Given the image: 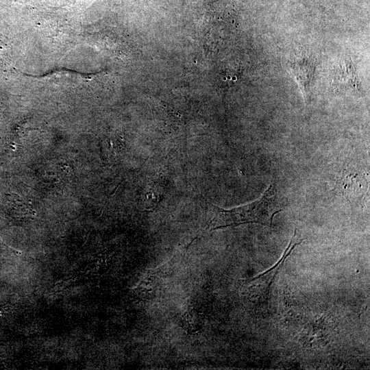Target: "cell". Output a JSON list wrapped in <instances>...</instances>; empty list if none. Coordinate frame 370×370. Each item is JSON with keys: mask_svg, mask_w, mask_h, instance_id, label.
<instances>
[{"mask_svg": "<svg viewBox=\"0 0 370 370\" xmlns=\"http://www.w3.org/2000/svg\"><path fill=\"white\" fill-rule=\"evenodd\" d=\"M286 199L271 185L258 200L243 206L225 210L213 206L208 227L210 231L245 223H260L271 227L274 216L287 205Z\"/></svg>", "mask_w": 370, "mask_h": 370, "instance_id": "obj_1", "label": "cell"}, {"mask_svg": "<svg viewBox=\"0 0 370 370\" xmlns=\"http://www.w3.org/2000/svg\"><path fill=\"white\" fill-rule=\"evenodd\" d=\"M285 63L286 69L297 81L307 101L315 70L314 60L311 57L304 55L286 60Z\"/></svg>", "mask_w": 370, "mask_h": 370, "instance_id": "obj_2", "label": "cell"}, {"mask_svg": "<svg viewBox=\"0 0 370 370\" xmlns=\"http://www.w3.org/2000/svg\"><path fill=\"white\" fill-rule=\"evenodd\" d=\"M352 59H345L336 73V86L343 89H357L360 86Z\"/></svg>", "mask_w": 370, "mask_h": 370, "instance_id": "obj_3", "label": "cell"}]
</instances>
